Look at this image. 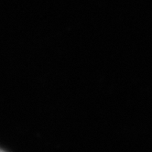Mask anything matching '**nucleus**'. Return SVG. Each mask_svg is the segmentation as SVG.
Wrapping results in <instances>:
<instances>
[{
  "instance_id": "f257e3e1",
  "label": "nucleus",
  "mask_w": 152,
  "mask_h": 152,
  "mask_svg": "<svg viewBox=\"0 0 152 152\" xmlns=\"http://www.w3.org/2000/svg\"><path fill=\"white\" fill-rule=\"evenodd\" d=\"M0 152H5V151H3V150H1V149H0Z\"/></svg>"
}]
</instances>
